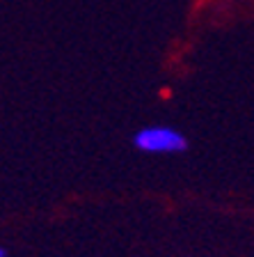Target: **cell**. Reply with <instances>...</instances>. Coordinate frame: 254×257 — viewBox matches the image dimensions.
I'll return each instance as SVG.
<instances>
[{"label":"cell","mask_w":254,"mask_h":257,"mask_svg":"<svg viewBox=\"0 0 254 257\" xmlns=\"http://www.w3.org/2000/svg\"><path fill=\"white\" fill-rule=\"evenodd\" d=\"M135 147L147 154H176L185 150V138L181 131L169 126H147L135 134Z\"/></svg>","instance_id":"6da1fadb"},{"label":"cell","mask_w":254,"mask_h":257,"mask_svg":"<svg viewBox=\"0 0 254 257\" xmlns=\"http://www.w3.org/2000/svg\"><path fill=\"white\" fill-rule=\"evenodd\" d=\"M0 257H5V250H3V248H0Z\"/></svg>","instance_id":"7a4b0ae2"}]
</instances>
